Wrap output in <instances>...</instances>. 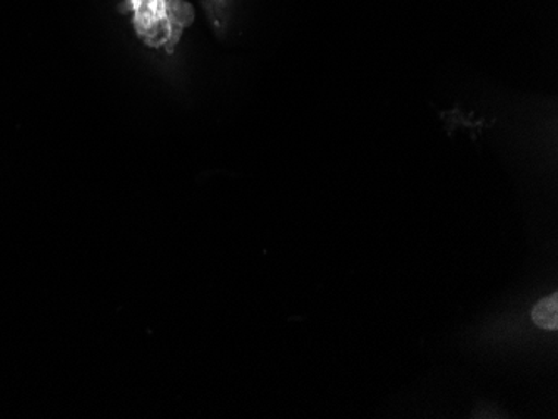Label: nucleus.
Returning a JSON list of instances; mask_svg holds the SVG:
<instances>
[{
	"instance_id": "f257e3e1",
	"label": "nucleus",
	"mask_w": 558,
	"mask_h": 419,
	"mask_svg": "<svg viewBox=\"0 0 558 419\" xmlns=\"http://www.w3.org/2000/svg\"><path fill=\"white\" fill-rule=\"evenodd\" d=\"M144 46L172 54L196 12L186 0H121Z\"/></svg>"
},
{
	"instance_id": "f03ea898",
	"label": "nucleus",
	"mask_w": 558,
	"mask_h": 419,
	"mask_svg": "<svg viewBox=\"0 0 558 419\" xmlns=\"http://www.w3.org/2000/svg\"><path fill=\"white\" fill-rule=\"evenodd\" d=\"M532 319L542 330L555 331L558 328V296L550 294L535 305Z\"/></svg>"
},
{
	"instance_id": "7ed1b4c3",
	"label": "nucleus",
	"mask_w": 558,
	"mask_h": 419,
	"mask_svg": "<svg viewBox=\"0 0 558 419\" xmlns=\"http://www.w3.org/2000/svg\"><path fill=\"white\" fill-rule=\"evenodd\" d=\"M206 4L211 9L213 14L219 11V8L222 5V0H206Z\"/></svg>"
}]
</instances>
